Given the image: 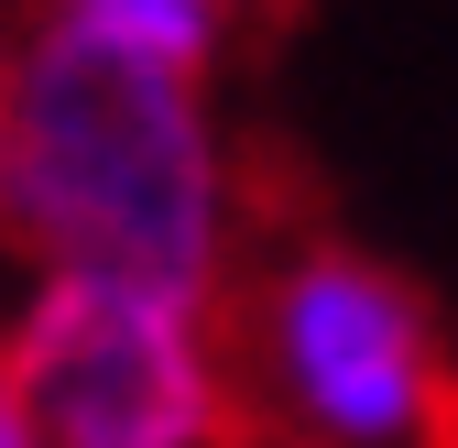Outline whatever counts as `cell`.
Returning a JSON list of instances; mask_svg holds the SVG:
<instances>
[{
	"label": "cell",
	"mask_w": 458,
	"mask_h": 448,
	"mask_svg": "<svg viewBox=\"0 0 458 448\" xmlns=\"http://www.w3.org/2000/svg\"><path fill=\"white\" fill-rule=\"evenodd\" d=\"M55 22H88V33H121L142 55L197 66V55L218 44V0H55Z\"/></svg>",
	"instance_id": "obj_4"
},
{
	"label": "cell",
	"mask_w": 458,
	"mask_h": 448,
	"mask_svg": "<svg viewBox=\"0 0 458 448\" xmlns=\"http://www.w3.org/2000/svg\"><path fill=\"white\" fill-rule=\"evenodd\" d=\"M208 317L284 448H393L437 416L426 306L306 208H273V230L251 219V273H229Z\"/></svg>",
	"instance_id": "obj_2"
},
{
	"label": "cell",
	"mask_w": 458,
	"mask_h": 448,
	"mask_svg": "<svg viewBox=\"0 0 458 448\" xmlns=\"http://www.w3.org/2000/svg\"><path fill=\"white\" fill-rule=\"evenodd\" d=\"M0 121H12V55H0Z\"/></svg>",
	"instance_id": "obj_6"
},
{
	"label": "cell",
	"mask_w": 458,
	"mask_h": 448,
	"mask_svg": "<svg viewBox=\"0 0 458 448\" xmlns=\"http://www.w3.org/2000/svg\"><path fill=\"white\" fill-rule=\"evenodd\" d=\"M0 448H44V437H33V405H22V383H12V340H0Z\"/></svg>",
	"instance_id": "obj_5"
},
{
	"label": "cell",
	"mask_w": 458,
	"mask_h": 448,
	"mask_svg": "<svg viewBox=\"0 0 458 448\" xmlns=\"http://www.w3.org/2000/svg\"><path fill=\"white\" fill-rule=\"evenodd\" d=\"M12 383L44 448H284L251 416L208 306L98 273H44L12 328Z\"/></svg>",
	"instance_id": "obj_3"
},
{
	"label": "cell",
	"mask_w": 458,
	"mask_h": 448,
	"mask_svg": "<svg viewBox=\"0 0 458 448\" xmlns=\"http://www.w3.org/2000/svg\"><path fill=\"white\" fill-rule=\"evenodd\" d=\"M0 241L55 263V273L218 306L229 197H218V142H208V109H197V66L44 12L12 55Z\"/></svg>",
	"instance_id": "obj_1"
}]
</instances>
